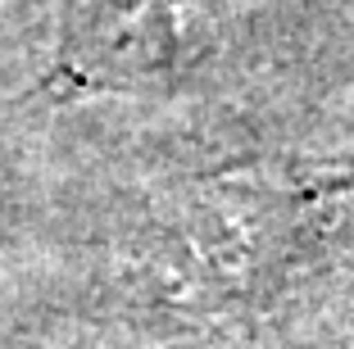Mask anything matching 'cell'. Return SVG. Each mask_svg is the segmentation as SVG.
<instances>
[{
	"label": "cell",
	"instance_id": "obj_1",
	"mask_svg": "<svg viewBox=\"0 0 354 349\" xmlns=\"http://www.w3.org/2000/svg\"><path fill=\"white\" fill-rule=\"evenodd\" d=\"M209 50V28L187 0H86L59 46L64 91H168Z\"/></svg>",
	"mask_w": 354,
	"mask_h": 349
}]
</instances>
